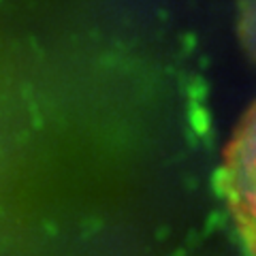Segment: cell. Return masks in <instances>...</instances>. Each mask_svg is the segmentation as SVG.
<instances>
[{
	"mask_svg": "<svg viewBox=\"0 0 256 256\" xmlns=\"http://www.w3.org/2000/svg\"><path fill=\"white\" fill-rule=\"evenodd\" d=\"M237 36L246 56L256 64V0L237 2Z\"/></svg>",
	"mask_w": 256,
	"mask_h": 256,
	"instance_id": "2",
	"label": "cell"
},
{
	"mask_svg": "<svg viewBox=\"0 0 256 256\" xmlns=\"http://www.w3.org/2000/svg\"><path fill=\"white\" fill-rule=\"evenodd\" d=\"M220 192L246 250L256 256V100L224 148Z\"/></svg>",
	"mask_w": 256,
	"mask_h": 256,
	"instance_id": "1",
	"label": "cell"
}]
</instances>
